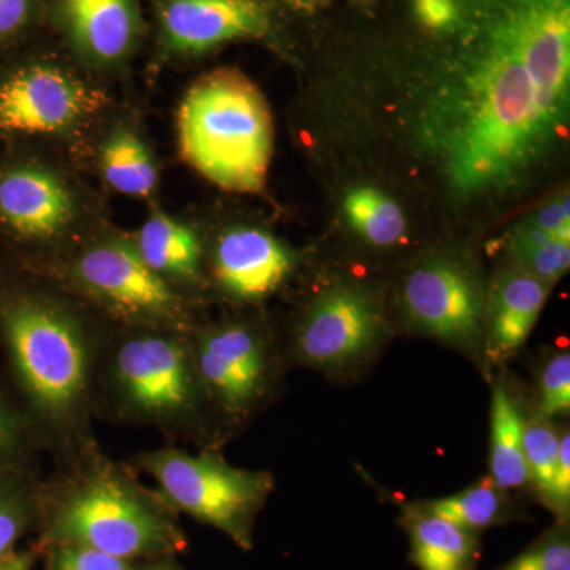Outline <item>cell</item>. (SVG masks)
Masks as SVG:
<instances>
[{"label":"cell","instance_id":"obj_1","mask_svg":"<svg viewBox=\"0 0 570 570\" xmlns=\"http://www.w3.org/2000/svg\"><path fill=\"white\" fill-rule=\"evenodd\" d=\"M444 55L419 86L414 132L456 197L513 189L564 127L547 110L505 0H466Z\"/></svg>","mask_w":570,"mask_h":570},{"label":"cell","instance_id":"obj_2","mask_svg":"<svg viewBox=\"0 0 570 570\" xmlns=\"http://www.w3.org/2000/svg\"><path fill=\"white\" fill-rule=\"evenodd\" d=\"M69 471L41 487L37 551L82 546L126 561L168 560L186 549L178 513L132 469L91 444L75 450Z\"/></svg>","mask_w":570,"mask_h":570},{"label":"cell","instance_id":"obj_3","mask_svg":"<svg viewBox=\"0 0 570 570\" xmlns=\"http://www.w3.org/2000/svg\"><path fill=\"white\" fill-rule=\"evenodd\" d=\"M0 335L33 417L55 441L91 444L89 417L99 356L77 317L50 299L0 294Z\"/></svg>","mask_w":570,"mask_h":570},{"label":"cell","instance_id":"obj_4","mask_svg":"<svg viewBox=\"0 0 570 570\" xmlns=\"http://www.w3.org/2000/svg\"><path fill=\"white\" fill-rule=\"evenodd\" d=\"M179 154L225 190L261 193L273 156V119L264 94L236 69L194 82L178 112Z\"/></svg>","mask_w":570,"mask_h":570},{"label":"cell","instance_id":"obj_5","mask_svg":"<svg viewBox=\"0 0 570 570\" xmlns=\"http://www.w3.org/2000/svg\"><path fill=\"white\" fill-rule=\"evenodd\" d=\"M104 367L105 396L119 419L167 433L202 431L208 404L186 333L142 328L124 337Z\"/></svg>","mask_w":570,"mask_h":570},{"label":"cell","instance_id":"obj_6","mask_svg":"<svg viewBox=\"0 0 570 570\" xmlns=\"http://www.w3.org/2000/svg\"><path fill=\"white\" fill-rule=\"evenodd\" d=\"M135 461L176 513L216 528L243 550L253 549L255 520L275 490L272 472L232 466L209 450L156 449Z\"/></svg>","mask_w":570,"mask_h":570},{"label":"cell","instance_id":"obj_7","mask_svg":"<svg viewBox=\"0 0 570 570\" xmlns=\"http://www.w3.org/2000/svg\"><path fill=\"white\" fill-rule=\"evenodd\" d=\"M389 333L376 292L344 281L311 299L295 326L292 355L299 365L325 376L348 377L374 362Z\"/></svg>","mask_w":570,"mask_h":570},{"label":"cell","instance_id":"obj_8","mask_svg":"<svg viewBox=\"0 0 570 570\" xmlns=\"http://www.w3.org/2000/svg\"><path fill=\"white\" fill-rule=\"evenodd\" d=\"M485 299L474 265L450 253L422 258L397 292L401 317L412 333L448 344L475 362L483 360Z\"/></svg>","mask_w":570,"mask_h":570},{"label":"cell","instance_id":"obj_9","mask_svg":"<svg viewBox=\"0 0 570 570\" xmlns=\"http://www.w3.org/2000/svg\"><path fill=\"white\" fill-rule=\"evenodd\" d=\"M195 371L209 411L242 423L275 390L276 354L269 337L247 322H225L189 337Z\"/></svg>","mask_w":570,"mask_h":570},{"label":"cell","instance_id":"obj_10","mask_svg":"<svg viewBox=\"0 0 570 570\" xmlns=\"http://www.w3.org/2000/svg\"><path fill=\"white\" fill-rule=\"evenodd\" d=\"M70 277L116 317L142 328L187 332L181 295L149 268L134 242L111 239L89 247L70 266Z\"/></svg>","mask_w":570,"mask_h":570},{"label":"cell","instance_id":"obj_11","mask_svg":"<svg viewBox=\"0 0 570 570\" xmlns=\"http://www.w3.org/2000/svg\"><path fill=\"white\" fill-rule=\"evenodd\" d=\"M102 104V92L43 59L0 70V137L61 132Z\"/></svg>","mask_w":570,"mask_h":570},{"label":"cell","instance_id":"obj_12","mask_svg":"<svg viewBox=\"0 0 570 570\" xmlns=\"http://www.w3.org/2000/svg\"><path fill=\"white\" fill-rule=\"evenodd\" d=\"M157 43L170 58H194L238 40L279 32L273 0H153Z\"/></svg>","mask_w":570,"mask_h":570},{"label":"cell","instance_id":"obj_13","mask_svg":"<svg viewBox=\"0 0 570 570\" xmlns=\"http://www.w3.org/2000/svg\"><path fill=\"white\" fill-rule=\"evenodd\" d=\"M540 96L566 127L570 100V0H505Z\"/></svg>","mask_w":570,"mask_h":570},{"label":"cell","instance_id":"obj_14","mask_svg":"<svg viewBox=\"0 0 570 570\" xmlns=\"http://www.w3.org/2000/svg\"><path fill=\"white\" fill-rule=\"evenodd\" d=\"M45 11L75 55L94 66L127 61L145 32L140 0H45Z\"/></svg>","mask_w":570,"mask_h":570},{"label":"cell","instance_id":"obj_15","mask_svg":"<svg viewBox=\"0 0 570 570\" xmlns=\"http://www.w3.org/2000/svg\"><path fill=\"white\" fill-rule=\"evenodd\" d=\"M73 219V200L58 176L26 160L0 165V232L17 242H47Z\"/></svg>","mask_w":570,"mask_h":570},{"label":"cell","instance_id":"obj_16","mask_svg":"<svg viewBox=\"0 0 570 570\" xmlns=\"http://www.w3.org/2000/svg\"><path fill=\"white\" fill-rule=\"evenodd\" d=\"M295 266V255L261 228L225 232L213 253V273L224 294L239 302H261L284 284Z\"/></svg>","mask_w":570,"mask_h":570},{"label":"cell","instance_id":"obj_17","mask_svg":"<svg viewBox=\"0 0 570 570\" xmlns=\"http://www.w3.org/2000/svg\"><path fill=\"white\" fill-rule=\"evenodd\" d=\"M551 285L510 264L490 285L483 316V360L512 358L530 337L549 298Z\"/></svg>","mask_w":570,"mask_h":570},{"label":"cell","instance_id":"obj_18","mask_svg":"<svg viewBox=\"0 0 570 570\" xmlns=\"http://www.w3.org/2000/svg\"><path fill=\"white\" fill-rule=\"evenodd\" d=\"M403 527L411 542L412 561L420 570H475L480 540L448 520L428 515L411 504L404 509Z\"/></svg>","mask_w":570,"mask_h":570},{"label":"cell","instance_id":"obj_19","mask_svg":"<svg viewBox=\"0 0 570 570\" xmlns=\"http://www.w3.org/2000/svg\"><path fill=\"white\" fill-rule=\"evenodd\" d=\"M142 261L167 283H195L200 275L202 245L197 232L163 213H154L134 242Z\"/></svg>","mask_w":570,"mask_h":570},{"label":"cell","instance_id":"obj_20","mask_svg":"<svg viewBox=\"0 0 570 570\" xmlns=\"http://www.w3.org/2000/svg\"><path fill=\"white\" fill-rule=\"evenodd\" d=\"M524 419L512 390L499 379L490 407V478L504 491L530 483L523 449Z\"/></svg>","mask_w":570,"mask_h":570},{"label":"cell","instance_id":"obj_21","mask_svg":"<svg viewBox=\"0 0 570 570\" xmlns=\"http://www.w3.org/2000/svg\"><path fill=\"white\" fill-rule=\"evenodd\" d=\"M411 505L420 512L448 520L474 534L504 523L512 512L508 491L499 489L490 475L452 497L414 502Z\"/></svg>","mask_w":570,"mask_h":570},{"label":"cell","instance_id":"obj_22","mask_svg":"<svg viewBox=\"0 0 570 570\" xmlns=\"http://www.w3.org/2000/svg\"><path fill=\"white\" fill-rule=\"evenodd\" d=\"M41 485L33 482L20 461L0 463V562L17 551L18 542L37 530Z\"/></svg>","mask_w":570,"mask_h":570},{"label":"cell","instance_id":"obj_23","mask_svg":"<svg viewBox=\"0 0 570 570\" xmlns=\"http://www.w3.org/2000/svg\"><path fill=\"white\" fill-rule=\"evenodd\" d=\"M105 181L118 193L148 197L157 186V168L148 146L134 132H112L100 151Z\"/></svg>","mask_w":570,"mask_h":570},{"label":"cell","instance_id":"obj_24","mask_svg":"<svg viewBox=\"0 0 570 570\" xmlns=\"http://www.w3.org/2000/svg\"><path fill=\"white\" fill-rule=\"evenodd\" d=\"M344 213L352 230L371 246H395L406 236V219L400 206L374 187L351 190L344 200Z\"/></svg>","mask_w":570,"mask_h":570},{"label":"cell","instance_id":"obj_25","mask_svg":"<svg viewBox=\"0 0 570 570\" xmlns=\"http://www.w3.org/2000/svg\"><path fill=\"white\" fill-rule=\"evenodd\" d=\"M560 436L561 430L554 425L553 420L543 417L538 412L532 417L524 419L523 449L528 474L535 493L547 508L560 452Z\"/></svg>","mask_w":570,"mask_h":570},{"label":"cell","instance_id":"obj_26","mask_svg":"<svg viewBox=\"0 0 570 570\" xmlns=\"http://www.w3.org/2000/svg\"><path fill=\"white\" fill-rule=\"evenodd\" d=\"M499 570H570L568 523L558 521Z\"/></svg>","mask_w":570,"mask_h":570},{"label":"cell","instance_id":"obj_27","mask_svg":"<svg viewBox=\"0 0 570 570\" xmlns=\"http://www.w3.org/2000/svg\"><path fill=\"white\" fill-rule=\"evenodd\" d=\"M570 411V354L561 351L547 360L539 374L538 414L561 417Z\"/></svg>","mask_w":570,"mask_h":570},{"label":"cell","instance_id":"obj_28","mask_svg":"<svg viewBox=\"0 0 570 570\" xmlns=\"http://www.w3.org/2000/svg\"><path fill=\"white\" fill-rule=\"evenodd\" d=\"M512 264L519 265L524 272L538 277L549 285L560 281L570 266V236L569 238H553L528 253L512 258Z\"/></svg>","mask_w":570,"mask_h":570},{"label":"cell","instance_id":"obj_29","mask_svg":"<svg viewBox=\"0 0 570 570\" xmlns=\"http://www.w3.org/2000/svg\"><path fill=\"white\" fill-rule=\"evenodd\" d=\"M50 570H134L130 561L82 546H55L43 550Z\"/></svg>","mask_w":570,"mask_h":570},{"label":"cell","instance_id":"obj_30","mask_svg":"<svg viewBox=\"0 0 570 570\" xmlns=\"http://www.w3.org/2000/svg\"><path fill=\"white\" fill-rule=\"evenodd\" d=\"M43 10L45 0H0V52L31 31Z\"/></svg>","mask_w":570,"mask_h":570},{"label":"cell","instance_id":"obj_31","mask_svg":"<svg viewBox=\"0 0 570 570\" xmlns=\"http://www.w3.org/2000/svg\"><path fill=\"white\" fill-rule=\"evenodd\" d=\"M417 20L430 31L449 33L459 26L466 0H412Z\"/></svg>","mask_w":570,"mask_h":570},{"label":"cell","instance_id":"obj_32","mask_svg":"<svg viewBox=\"0 0 570 570\" xmlns=\"http://www.w3.org/2000/svg\"><path fill=\"white\" fill-rule=\"evenodd\" d=\"M28 444V431L0 385V463L18 461Z\"/></svg>","mask_w":570,"mask_h":570},{"label":"cell","instance_id":"obj_33","mask_svg":"<svg viewBox=\"0 0 570 570\" xmlns=\"http://www.w3.org/2000/svg\"><path fill=\"white\" fill-rule=\"evenodd\" d=\"M547 509L558 517V521L568 523L570 512V433L568 428L561 430L560 452H558V463Z\"/></svg>","mask_w":570,"mask_h":570},{"label":"cell","instance_id":"obj_34","mask_svg":"<svg viewBox=\"0 0 570 570\" xmlns=\"http://www.w3.org/2000/svg\"><path fill=\"white\" fill-rule=\"evenodd\" d=\"M521 227L543 232V234H570L569 194L558 195L549 204L540 206L538 212L528 217Z\"/></svg>","mask_w":570,"mask_h":570},{"label":"cell","instance_id":"obj_35","mask_svg":"<svg viewBox=\"0 0 570 570\" xmlns=\"http://www.w3.org/2000/svg\"><path fill=\"white\" fill-rule=\"evenodd\" d=\"M37 553H39L37 550L21 551V553L14 551L7 560L0 562V570H32Z\"/></svg>","mask_w":570,"mask_h":570},{"label":"cell","instance_id":"obj_36","mask_svg":"<svg viewBox=\"0 0 570 570\" xmlns=\"http://www.w3.org/2000/svg\"><path fill=\"white\" fill-rule=\"evenodd\" d=\"M281 2L294 10L313 11L316 9L318 0H281Z\"/></svg>","mask_w":570,"mask_h":570},{"label":"cell","instance_id":"obj_37","mask_svg":"<svg viewBox=\"0 0 570 570\" xmlns=\"http://www.w3.org/2000/svg\"><path fill=\"white\" fill-rule=\"evenodd\" d=\"M157 570H178L175 569L174 566L168 562V560H163V562H157Z\"/></svg>","mask_w":570,"mask_h":570},{"label":"cell","instance_id":"obj_38","mask_svg":"<svg viewBox=\"0 0 570 570\" xmlns=\"http://www.w3.org/2000/svg\"><path fill=\"white\" fill-rule=\"evenodd\" d=\"M142 570H157V564H154V566H151V568H146V569H142Z\"/></svg>","mask_w":570,"mask_h":570}]
</instances>
